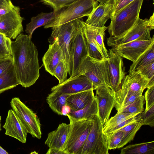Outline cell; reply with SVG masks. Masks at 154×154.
I'll use <instances>...</instances> for the list:
<instances>
[{
  "instance_id": "603a6c76",
  "label": "cell",
  "mask_w": 154,
  "mask_h": 154,
  "mask_svg": "<svg viewBox=\"0 0 154 154\" xmlns=\"http://www.w3.org/2000/svg\"><path fill=\"white\" fill-rule=\"evenodd\" d=\"M98 115L97 100L94 97L84 108L77 110L70 109L66 116L77 119L93 120L94 117Z\"/></svg>"
},
{
  "instance_id": "ffe728a7",
  "label": "cell",
  "mask_w": 154,
  "mask_h": 154,
  "mask_svg": "<svg viewBox=\"0 0 154 154\" xmlns=\"http://www.w3.org/2000/svg\"><path fill=\"white\" fill-rule=\"evenodd\" d=\"M70 129L69 124H68L64 123L60 124L56 130L48 134L45 144L49 148L62 150Z\"/></svg>"
},
{
  "instance_id": "8fae6325",
  "label": "cell",
  "mask_w": 154,
  "mask_h": 154,
  "mask_svg": "<svg viewBox=\"0 0 154 154\" xmlns=\"http://www.w3.org/2000/svg\"><path fill=\"white\" fill-rule=\"evenodd\" d=\"M95 97L98 107V116L103 125L109 119L111 111L116 103L115 92L110 88L105 86L97 87Z\"/></svg>"
},
{
  "instance_id": "ab89813d",
  "label": "cell",
  "mask_w": 154,
  "mask_h": 154,
  "mask_svg": "<svg viewBox=\"0 0 154 154\" xmlns=\"http://www.w3.org/2000/svg\"><path fill=\"white\" fill-rule=\"evenodd\" d=\"M146 110L154 105V85L147 88L144 94Z\"/></svg>"
},
{
  "instance_id": "7a4b0ae2",
  "label": "cell",
  "mask_w": 154,
  "mask_h": 154,
  "mask_svg": "<svg viewBox=\"0 0 154 154\" xmlns=\"http://www.w3.org/2000/svg\"><path fill=\"white\" fill-rule=\"evenodd\" d=\"M80 18L52 28V32L48 39L50 43L54 38H57L63 51L68 73L70 77L72 71V60L71 51L72 39L82 27Z\"/></svg>"
},
{
  "instance_id": "30bf717a",
  "label": "cell",
  "mask_w": 154,
  "mask_h": 154,
  "mask_svg": "<svg viewBox=\"0 0 154 154\" xmlns=\"http://www.w3.org/2000/svg\"><path fill=\"white\" fill-rule=\"evenodd\" d=\"M149 82L148 80L136 72L126 76L121 89L115 93L116 109L126 97L136 93H143Z\"/></svg>"
},
{
  "instance_id": "816d5d0a",
  "label": "cell",
  "mask_w": 154,
  "mask_h": 154,
  "mask_svg": "<svg viewBox=\"0 0 154 154\" xmlns=\"http://www.w3.org/2000/svg\"><path fill=\"white\" fill-rule=\"evenodd\" d=\"M1 121H0V131H1Z\"/></svg>"
},
{
  "instance_id": "d590c367",
  "label": "cell",
  "mask_w": 154,
  "mask_h": 154,
  "mask_svg": "<svg viewBox=\"0 0 154 154\" xmlns=\"http://www.w3.org/2000/svg\"><path fill=\"white\" fill-rule=\"evenodd\" d=\"M44 4L50 6L54 11L59 12L62 8L68 7L77 0H39Z\"/></svg>"
},
{
  "instance_id": "681fc988",
  "label": "cell",
  "mask_w": 154,
  "mask_h": 154,
  "mask_svg": "<svg viewBox=\"0 0 154 154\" xmlns=\"http://www.w3.org/2000/svg\"><path fill=\"white\" fill-rule=\"evenodd\" d=\"M6 57H7L6 56L0 49V58Z\"/></svg>"
},
{
  "instance_id": "bcb514c9",
  "label": "cell",
  "mask_w": 154,
  "mask_h": 154,
  "mask_svg": "<svg viewBox=\"0 0 154 154\" xmlns=\"http://www.w3.org/2000/svg\"><path fill=\"white\" fill-rule=\"evenodd\" d=\"M154 13L150 17L149 19H148V22L149 25L151 27V30L154 29Z\"/></svg>"
},
{
  "instance_id": "2e32d148",
  "label": "cell",
  "mask_w": 154,
  "mask_h": 154,
  "mask_svg": "<svg viewBox=\"0 0 154 154\" xmlns=\"http://www.w3.org/2000/svg\"><path fill=\"white\" fill-rule=\"evenodd\" d=\"M91 89H96L92 82L83 75H77L54 86L51 90L71 94Z\"/></svg>"
},
{
  "instance_id": "f1b7e54d",
  "label": "cell",
  "mask_w": 154,
  "mask_h": 154,
  "mask_svg": "<svg viewBox=\"0 0 154 154\" xmlns=\"http://www.w3.org/2000/svg\"><path fill=\"white\" fill-rule=\"evenodd\" d=\"M154 62V44L144 51L131 65L128 71L131 73L145 66Z\"/></svg>"
},
{
  "instance_id": "cb8c5ba5",
  "label": "cell",
  "mask_w": 154,
  "mask_h": 154,
  "mask_svg": "<svg viewBox=\"0 0 154 154\" xmlns=\"http://www.w3.org/2000/svg\"><path fill=\"white\" fill-rule=\"evenodd\" d=\"M82 31L88 49V55L94 58L101 60L103 57L99 51L91 28V26L82 20Z\"/></svg>"
},
{
  "instance_id": "f907efd6",
  "label": "cell",
  "mask_w": 154,
  "mask_h": 154,
  "mask_svg": "<svg viewBox=\"0 0 154 154\" xmlns=\"http://www.w3.org/2000/svg\"><path fill=\"white\" fill-rule=\"evenodd\" d=\"M38 153L37 152L35 151L31 152L30 154H38Z\"/></svg>"
},
{
  "instance_id": "ee69618b",
  "label": "cell",
  "mask_w": 154,
  "mask_h": 154,
  "mask_svg": "<svg viewBox=\"0 0 154 154\" xmlns=\"http://www.w3.org/2000/svg\"><path fill=\"white\" fill-rule=\"evenodd\" d=\"M12 55L0 58V75L13 65Z\"/></svg>"
},
{
  "instance_id": "4dcf8cb0",
  "label": "cell",
  "mask_w": 154,
  "mask_h": 154,
  "mask_svg": "<svg viewBox=\"0 0 154 154\" xmlns=\"http://www.w3.org/2000/svg\"><path fill=\"white\" fill-rule=\"evenodd\" d=\"M91 27L99 51L103 58H108V51L105 46L104 42L105 31L107 29V27L105 26L102 27L91 26Z\"/></svg>"
},
{
  "instance_id": "f6af8a7d",
  "label": "cell",
  "mask_w": 154,
  "mask_h": 154,
  "mask_svg": "<svg viewBox=\"0 0 154 154\" xmlns=\"http://www.w3.org/2000/svg\"><path fill=\"white\" fill-rule=\"evenodd\" d=\"M46 154H67L63 150L56 148H49Z\"/></svg>"
},
{
  "instance_id": "5b68a950",
  "label": "cell",
  "mask_w": 154,
  "mask_h": 154,
  "mask_svg": "<svg viewBox=\"0 0 154 154\" xmlns=\"http://www.w3.org/2000/svg\"><path fill=\"white\" fill-rule=\"evenodd\" d=\"M69 118L70 129L62 150L67 154H78L88 136L93 120Z\"/></svg>"
},
{
  "instance_id": "c3c4849f",
  "label": "cell",
  "mask_w": 154,
  "mask_h": 154,
  "mask_svg": "<svg viewBox=\"0 0 154 154\" xmlns=\"http://www.w3.org/2000/svg\"><path fill=\"white\" fill-rule=\"evenodd\" d=\"M0 154H8V153L0 146Z\"/></svg>"
},
{
  "instance_id": "8d00e7d4",
  "label": "cell",
  "mask_w": 154,
  "mask_h": 154,
  "mask_svg": "<svg viewBox=\"0 0 154 154\" xmlns=\"http://www.w3.org/2000/svg\"><path fill=\"white\" fill-rule=\"evenodd\" d=\"M139 115L143 125H148L152 127L154 126V105Z\"/></svg>"
},
{
  "instance_id": "74e56055",
  "label": "cell",
  "mask_w": 154,
  "mask_h": 154,
  "mask_svg": "<svg viewBox=\"0 0 154 154\" xmlns=\"http://www.w3.org/2000/svg\"><path fill=\"white\" fill-rule=\"evenodd\" d=\"M11 39L0 32V49L7 57L11 55Z\"/></svg>"
},
{
  "instance_id": "f546056e",
  "label": "cell",
  "mask_w": 154,
  "mask_h": 154,
  "mask_svg": "<svg viewBox=\"0 0 154 154\" xmlns=\"http://www.w3.org/2000/svg\"><path fill=\"white\" fill-rule=\"evenodd\" d=\"M138 114L122 112L117 113L115 116L109 118L104 124L103 128V132L105 134H106L123 122Z\"/></svg>"
},
{
  "instance_id": "8992f818",
  "label": "cell",
  "mask_w": 154,
  "mask_h": 154,
  "mask_svg": "<svg viewBox=\"0 0 154 154\" xmlns=\"http://www.w3.org/2000/svg\"><path fill=\"white\" fill-rule=\"evenodd\" d=\"M98 5V2L96 0L75 1L67 8L59 12L54 19L44 26V28H52L84 17L88 16Z\"/></svg>"
},
{
  "instance_id": "3957f363",
  "label": "cell",
  "mask_w": 154,
  "mask_h": 154,
  "mask_svg": "<svg viewBox=\"0 0 154 154\" xmlns=\"http://www.w3.org/2000/svg\"><path fill=\"white\" fill-rule=\"evenodd\" d=\"M108 60L105 58L97 60L88 55L80 65L77 75L86 76L96 88L101 86L110 88Z\"/></svg>"
},
{
  "instance_id": "9a60e30c",
  "label": "cell",
  "mask_w": 154,
  "mask_h": 154,
  "mask_svg": "<svg viewBox=\"0 0 154 154\" xmlns=\"http://www.w3.org/2000/svg\"><path fill=\"white\" fill-rule=\"evenodd\" d=\"M110 88L116 93L121 88L125 77V67L122 57L111 49L108 51Z\"/></svg>"
},
{
  "instance_id": "7402d4cb",
  "label": "cell",
  "mask_w": 154,
  "mask_h": 154,
  "mask_svg": "<svg viewBox=\"0 0 154 154\" xmlns=\"http://www.w3.org/2000/svg\"><path fill=\"white\" fill-rule=\"evenodd\" d=\"M59 12L53 11L49 13L42 12L32 17L30 22L26 24L25 29L29 38L31 39L32 34L36 29L50 22L56 17Z\"/></svg>"
},
{
  "instance_id": "7dc6e473",
  "label": "cell",
  "mask_w": 154,
  "mask_h": 154,
  "mask_svg": "<svg viewBox=\"0 0 154 154\" xmlns=\"http://www.w3.org/2000/svg\"><path fill=\"white\" fill-rule=\"evenodd\" d=\"M98 2H99L100 3H101L104 5L109 4V2L112 0H96Z\"/></svg>"
},
{
  "instance_id": "4fadbf2b",
  "label": "cell",
  "mask_w": 154,
  "mask_h": 154,
  "mask_svg": "<svg viewBox=\"0 0 154 154\" xmlns=\"http://www.w3.org/2000/svg\"><path fill=\"white\" fill-rule=\"evenodd\" d=\"M153 44L154 35L148 40H135L112 47L111 49L121 57L133 62Z\"/></svg>"
},
{
  "instance_id": "f35d334b",
  "label": "cell",
  "mask_w": 154,
  "mask_h": 154,
  "mask_svg": "<svg viewBox=\"0 0 154 154\" xmlns=\"http://www.w3.org/2000/svg\"><path fill=\"white\" fill-rule=\"evenodd\" d=\"M134 0H112L108 4L112 5V13L111 18L119 11Z\"/></svg>"
},
{
  "instance_id": "44dd1931",
  "label": "cell",
  "mask_w": 154,
  "mask_h": 154,
  "mask_svg": "<svg viewBox=\"0 0 154 154\" xmlns=\"http://www.w3.org/2000/svg\"><path fill=\"white\" fill-rule=\"evenodd\" d=\"M93 89L70 94L66 100V105L73 111H77L85 107L94 97Z\"/></svg>"
},
{
  "instance_id": "7bdbcfd3",
  "label": "cell",
  "mask_w": 154,
  "mask_h": 154,
  "mask_svg": "<svg viewBox=\"0 0 154 154\" xmlns=\"http://www.w3.org/2000/svg\"><path fill=\"white\" fill-rule=\"evenodd\" d=\"M139 119V114L135 116L131 117L121 123L119 125L108 131L106 135L116 132L128 125L137 121Z\"/></svg>"
},
{
  "instance_id": "e0dca14e",
  "label": "cell",
  "mask_w": 154,
  "mask_h": 154,
  "mask_svg": "<svg viewBox=\"0 0 154 154\" xmlns=\"http://www.w3.org/2000/svg\"><path fill=\"white\" fill-rule=\"evenodd\" d=\"M3 127L5 130L6 135L14 138L22 143H26L27 131L13 109L8 110Z\"/></svg>"
},
{
  "instance_id": "83f0119b",
  "label": "cell",
  "mask_w": 154,
  "mask_h": 154,
  "mask_svg": "<svg viewBox=\"0 0 154 154\" xmlns=\"http://www.w3.org/2000/svg\"><path fill=\"white\" fill-rule=\"evenodd\" d=\"M137 121L128 125L120 130L123 133L122 140L118 146V149L123 147L128 143L133 140L138 131L143 125V124L140 119Z\"/></svg>"
},
{
  "instance_id": "d6a6232c",
  "label": "cell",
  "mask_w": 154,
  "mask_h": 154,
  "mask_svg": "<svg viewBox=\"0 0 154 154\" xmlns=\"http://www.w3.org/2000/svg\"><path fill=\"white\" fill-rule=\"evenodd\" d=\"M135 72L149 80L147 88L154 85V62L145 66Z\"/></svg>"
},
{
  "instance_id": "6da1fadb",
  "label": "cell",
  "mask_w": 154,
  "mask_h": 154,
  "mask_svg": "<svg viewBox=\"0 0 154 154\" xmlns=\"http://www.w3.org/2000/svg\"><path fill=\"white\" fill-rule=\"evenodd\" d=\"M11 50L16 77L23 87H29L40 76L37 48L28 35L21 33L12 41Z\"/></svg>"
},
{
  "instance_id": "ac0fdd59",
  "label": "cell",
  "mask_w": 154,
  "mask_h": 154,
  "mask_svg": "<svg viewBox=\"0 0 154 154\" xmlns=\"http://www.w3.org/2000/svg\"><path fill=\"white\" fill-rule=\"evenodd\" d=\"M50 43L48 48L44 55L42 60L46 71L54 76L55 67L61 60H64V57L57 38H54Z\"/></svg>"
},
{
  "instance_id": "60d3db41",
  "label": "cell",
  "mask_w": 154,
  "mask_h": 154,
  "mask_svg": "<svg viewBox=\"0 0 154 154\" xmlns=\"http://www.w3.org/2000/svg\"><path fill=\"white\" fill-rule=\"evenodd\" d=\"M142 95V93H137L126 97L116 109L117 112L139 99Z\"/></svg>"
},
{
  "instance_id": "277c9868",
  "label": "cell",
  "mask_w": 154,
  "mask_h": 154,
  "mask_svg": "<svg viewBox=\"0 0 154 154\" xmlns=\"http://www.w3.org/2000/svg\"><path fill=\"white\" fill-rule=\"evenodd\" d=\"M143 0H134L110 19L107 27L111 37L118 36L130 29L139 17Z\"/></svg>"
},
{
  "instance_id": "b9f144b4",
  "label": "cell",
  "mask_w": 154,
  "mask_h": 154,
  "mask_svg": "<svg viewBox=\"0 0 154 154\" xmlns=\"http://www.w3.org/2000/svg\"><path fill=\"white\" fill-rule=\"evenodd\" d=\"M15 6L11 0H0V17L10 12Z\"/></svg>"
},
{
  "instance_id": "d4e9b609",
  "label": "cell",
  "mask_w": 154,
  "mask_h": 154,
  "mask_svg": "<svg viewBox=\"0 0 154 154\" xmlns=\"http://www.w3.org/2000/svg\"><path fill=\"white\" fill-rule=\"evenodd\" d=\"M70 94L56 91H52L46 100L50 108L56 113L63 115V111L66 106V100Z\"/></svg>"
},
{
  "instance_id": "836d02e7",
  "label": "cell",
  "mask_w": 154,
  "mask_h": 154,
  "mask_svg": "<svg viewBox=\"0 0 154 154\" xmlns=\"http://www.w3.org/2000/svg\"><path fill=\"white\" fill-rule=\"evenodd\" d=\"M123 135V132L121 130L106 135L107 145L109 150L117 148L122 140Z\"/></svg>"
},
{
  "instance_id": "4316f807",
  "label": "cell",
  "mask_w": 154,
  "mask_h": 154,
  "mask_svg": "<svg viewBox=\"0 0 154 154\" xmlns=\"http://www.w3.org/2000/svg\"><path fill=\"white\" fill-rule=\"evenodd\" d=\"M154 141L131 144L121 150V154H153Z\"/></svg>"
},
{
  "instance_id": "7c38bea8",
  "label": "cell",
  "mask_w": 154,
  "mask_h": 154,
  "mask_svg": "<svg viewBox=\"0 0 154 154\" xmlns=\"http://www.w3.org/2000/svg\"><path fill=\"white\" fill-rule=\"evenodd\" d=\"M20 9L15 6L10 12L0 17V32L13 39L23 31Z\"/></svg>"
},
{
  "instance_id": "ba28073f",
  "label": "cell",
  "mask_w": 154,
  "mask_h": 154,
  "mask_svg": "<svg viewBox=\"0 0 154 154\" xmlns=\"http://www.w3.org/2000/svg\"><path fill=\"white\" fill-rule=\"evenodd\" d=\"M148 19H142L139 17L134 25L129 29L116 36L107 38V45L113 47L135 40H146L151 38V30Z\"/></svg>"
},
{
  "instance_id": "e575fe53",
  "label": "cell",
  "mask_w": 154,
  "mask_h": 154,
  "mask_svg": "<svg viewBox=\"0 0 154 154\" xmlns=\"http://www.w3.org/2000/svg\"><path fill=\"white\" fill-rule=\"evenodd\" d=\"M68 71L64 59L61 60L55 67L54 76H55L60 84L67 79Z\"/></svg>"
},
{
  "instance_id": "d6986e66",
  "label": "cell",
  "mask_w": 154,
  "mask_h": 154,
  "mask_svg": "<svg viewBox=\"0 0 154 154\" xmlns=\"http://www.w3.org/2000/svg\"><path fill=\"white\" fill-rule=\"evenodd\" d=\"M112 8V4L104 5L100 3L88 16L85 22L94 27H103L107 21L111 18Z\"/></svg>"
},
{
  "instance_id": "f5cc1de1",
  "label": "cell",
  "mask_w": 154,
  "mask_h": 154,
  "mask_svg": "<svg viewBox=\"0 0 154 154\" xmlns=\"http://www.w3.org/2000/svg\"><path fill=\"white\" fill-rule=\"evenodd\" d=\"M1 120V116H0V121Z\"/></svg>"
},
{
  "instance_id": "52a82bcc",
  "label": "cell",
  "mask_w": 154,
  "mask_h": 154,
  "mask_svg": "<svg viewBox=\"0 0 154 154\" xmlns=\"http://www.w3.org/2000/svg\"><path fill=\"white\" fill-rule=\"evenodd\" d=\"M103 126L98 115L95 116L87 139L78 154H109Z\"/></svg>"
},
{
  "instance_id": "1f68e13d",
  "label": "cell",
  "mask_w": 154,
  "mask_h": 154,
  "mask_svg": "<svg viewBox=\"0 0 154 154\" xmlns=\"http://www.w3.org/2000/svg\"><path fill=\"white\" fill-rule=\"evenodd\" d=\"M144 96L142 95L139 99L128 106L122 108L117 113L122 112L139 114L144 110Z\"/></svg>"
},
{
  "instance_id": "484cf974",
  "label": "cell",
  "mask_w": 154,
  "mask_h": 154,
  "mask_svg": "<svg viewBox=\"0 0 154 154\" xmlns=\"http://www.w3.org/2000/svg\"><path fill=\"white\" fill-rule=\"evenodd\" d=\"M19 85L20 84L16 77L13 64L0 75V94Z\"/></svg>"
},
{
  "instance_id": "5bb4252c",
  "label": "cell",
  "mask_w": 154,
  "mask_h": 154,
  "mask_svg": "<svg viewBox=\"0 0 154 154\" xmlns=\"http://www.w3.org/2000/svg\"><path fill=\"white\" fill-rule=\"evenodd\" d=\"M71 51L72 71L70 77H72L78 75L80 65L88 55V46L82 31V25L72 39Z\"/></svg>"
},
{
  "instance_id": "9c48e42d",
  "label": "cell",
  "mask_w": 154,
  "mask_h": 154,
  "mask_svg": "<svg viewBox=\"0 0 154 154\" xmlns=\"http://www.w3.org/2000/svg\"><path fill=\"white\" fill-rule=\"evenodd\" d=\"M11 106L26 128L28 133L39 139L42 133L39 119L36 114L18 97L11 99Z\"/></svg>"
}]
</instances>
